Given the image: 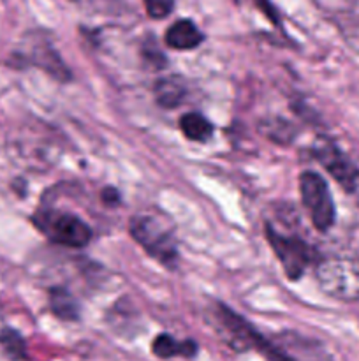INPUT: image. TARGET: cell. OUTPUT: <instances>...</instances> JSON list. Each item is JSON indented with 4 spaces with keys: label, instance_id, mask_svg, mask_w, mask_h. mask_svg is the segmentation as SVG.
Instances as JSON below:
<instances>
[{
    "label": "cell",
    "instance_id": "3",
    "mask_svg": "<svg viewBox=\"0 0 359 361\" xmlns=\"http://www.w3.org/2000/svg\"><path fill=\"white\" fill-rule=\"evenodd\" d=\"M299 192L301 201L312 219L313 226L319 231H327L333 228L336 210L327 182L315 171H305L299 176Z\"/></svg>",
    "mask_w": 359,
    "mask_h": 361
},
{
    "label": "cell",
    "instance_id": "2",
    "mask_svg": "<svg viewBox=\"0 0 359 361\" xmlns=\"http://www.w3.org/2000/svg\"><path fill=\"white\" fill-rule=\"evenodd\" d=\"M315 275L326 295L341 302L359 300V261L354 257H324L317 264Z\"/></svg>",
    "mask_w": 359,
    "mask_h": 361
},
{
    "label": "cell",
    "instance_id": "16",
    "mask_svg": "<svg viewBox=\"0 0 359 361\" xmlns=\"http://www.w3.org/2000/svg\"><path fill=\"white\" fill-rule=\"evenodd\" d=\"M102 201L108 204H116V203H120V194L116 192L115 189H111V187H109V189L102 190Z\"/></svg>",
    "mask_w": 359,
    "mask_h": 361
},
{
    "label": "cell",
    "instance_id": "7",
    "mask_svg": "<svg viewBox=\"0 0 359 361\" xmlns=\"http://www.w3.org/2000/svg\"><path fill=\"white\" fill-rule=\"evenodd\" d=\"M203 41V32L190 20L176 21L165 32V44L172 49H194Z\"/></svg>",
    "mask_w": 359,
    "mask_h": 361
},
{
    "label": "cell",
    "instance_id": "4",
    "mask_svg": "<svg viewBox=\"0 0 359 361\" xmlns=\"http://www.w3.org/2000/svg\"><path fill=\"white\" fill-rule=\"evenodd\" d=\"M264 233H266L267 243L275 250V256L282 263L285 275L291 281H298L312 261V250H310L308 243L296 236L282 235L271 224H266Z\"/></svg>",
    "mask_w": 359,
    "mask_h": 361
},
{
    "label": "cell",
    "instance_id": "15",
    "mask_svg": "<svg viewBox=\"0 0 359 361\" xmlns=\"http://www.w3.org/2000/svg\"><path fill=\"white\" fill-rule=\"evenodd\" d=\"M253 2L257 4V7H259V9L263 11V13L266 14V16L270 18V20L273 21V23H280V18H278L277 11H275V7L271 6L270 0H253Z\"/></svg>",
    "mask_w": 359,
    "mask_h": 361
},
{
    "label": "cell",
    "instance_id": "8",
    "mask_svg": "<svg viewBox=\"0 0 359 361\" xmlns=\"http://www.w3.org/2000/svg\"><path fill=\"white\" fill-rule=\"evenodd\" d=\"M151 351H153L155 356L162 360L172 358V356H187V358H192L197 351V345L194 341H185L178 342L171 337V335H158L153 341V345H151Z\"/></svg>",
    "mask_w": 359,
    "mask_h": 361
},
{
    "label": "cell",
    "instance_id": "17",
    "mask_svg": "<svg viewBox=\"0 0 359 361\" xmlns=\"http://www.w3.org/2000/svg\"><path fill=\"white\" fill-rule=\"evenodd\" d=\"M348 192H351L352 196H354L355 203H358V208H359V171L355 173L354 180H352L351 187H348Z\"/></svg>",
    "mask_w": 359,
    "mask_h": 361
},
{
    "label": "cell",
    "instance_id": "13",
    "mask_svg": "<svg viewBox=\"0 0 359 361\" xmlns=\"http://www.w3.org/2000/svg\"><path fill=\"white\" fill-rule=\"evenodd\" d=\"M0 344L6 348L13 358H23L25 356V341L14 330H4L0 334Z\"/></svg>",
    "mask_w": 359,
    "mask_h": 361
},
{
    "label": "cell",
    "instance_id": "6",
    "mask_svg": "<svg viewBox=\"0 0 359 361\" xmlns=\"http://www.w3.org/2000/svg\"><path fill=\"white\" fill-rule=\"evenodd\" d=\"M313 155L336 178V182L348 190L355 173H358V169L351 164V161L329 141L317 143L315 148H313Z\"/></svg>",
    "mask_w": 359,
    "mask_h": 361
},
{
    "label": "cell",
    "instance_id": "18",
    "mask_svg": "<svg viewBox=\"0 0 359 361\" xmlns=\"http://www.w3.org/2000/svg\"><path fill=\"white\" fill-rule=\"evenodd\" d=\"M355 2H358V7H359V0H355Z\"/></svg>",
    "mask_w": 359,
    "mask_h": 361
},
{
    "label": "cell",
    "instance_id": "5",
    "mask_svg": "<svg viewBox=\"0 0 359 361\" xmlns=\"http://www.w3.org/2000/svg\"><path fill=\"white\" fill-rule=\"evenodd\" d=\"M46 233L60 245L81 249L92 240V229L80 217L70 214L55 215L46 224Z\"/></svg>",
    "mask_w": 359,
    "mask_h": 361
},
{
    "label": "cell",
    "instance_id": "1",
    "mask_svg": "<svg viewBox=\"0 0 359 361\" xmlns=\"http://www.w3.org/2000/svg\"><path fill=\"white\" fill-rule=\"evenodd\" d=\"M132 238L164 267H172L178 261V243L168 221L158 215H136L130 221Z\"/></svg>",
    "mask_w": 359,
    "mask_h": 361
},
{
    "label": "cell",
    "instance_id": "11",
    "mask_svg": "<svg viewBox=\"0 0 359 361\" xmlns=\"http://www.w3.org/2000/svg\"><path fill=\"white\" fill-rule=\"evenodd\" d=\"M180 129L192 141H204L211 136V123L199 113H187L180 118Z\"/></svg>",
    "mask_w": 359,
    "mask_h": 361
},
{
    "label": "cell",
    "instance_id": "10",
    "mask_svg": "<svg viewBox=\"0 0 359 361\" xmlns=\"http://www.w3.org/2000/svg\"><path fill=\"white\" fill-rule=\"evenodd\" d=\"M185 95V88H183L182 81L175 80V78H165V80H158L155 85V97L157 102L164 108H175L183 101Z\"/></svg>",
    "mask_w": 359,
    "mask_h": 361
},
{
    "label": "cell",
    "instance_id": "9",
    "mask_svg": "<svg viewBox=\"0 0 359 361\" xmlns=\"http://www.w3.org/2000/svg\"><path fill=\"white\" fill-rule=\"evenodd\" d=\"M49 305H51L53 314L60 319L74 321L80 316V307L74 296L63 288H53L49 293Z\"/></svg>",
    "mask_w": 359,
    "mask_h": 361
},
{
    "label": "cell",
    "instance_id": "14",
    "mask_svg": "<svg viewBox=\"0 0 359 361\" xmlns=\"http://www.w3.org/2000/svg\"><path fill=\"white\" fill-rule=\"evenodd\" d=\"M146 6L148 16L155 18V20H162V18L169 16L175 7V0H144Z\"/></svg>",
    "mask_w": 359,
    "mask_h": 361
},
{
    "label": "cell",
    "instance_id": "12",
    "mask_svg": "<svg viewBox=\"0 0 359 361\" xmlns=\"http://www.w3.org/2000/svg\"><path fill=\"white\" fill-rule=\"evenodd\" d=\"M35 63L48 71L51 76L58 78V80H69V69H67L65 63L62 62V59L56 55L51 46H41V48L35 49Z\"/></svg>",
    "mask_w": 359,
    "mask_h": 361
}]
</instances>
